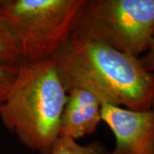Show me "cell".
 Returning <instances> with one entry per match:
<instances>
[{"mask_svg": "<svg viewBox=\"0 0 154 154\" xmlns=\"http://www.w3.org/2000/svg\"><path fill=\"white\" fill-rule=\"evenodd\" d=\"M18 66L0 63V108L4 104L17 73Z\"/></svg>", "mask_w": 154, "mask_h": 154, "instance_id": "cell-9", "label": "cell"}, {"mask_svg": "<svg viewBox=\"0 0 154 154\" xmlns=\"http://www.w3.org/2000/svg\"><path fill=\"white\" fill-rule=\"evenodd\" d=\"M101 117L116 139L107 154H154V110H134L101 105Z\"/></svg>", "mask_w": 154, "mask_h": 154, "instance_id": "cell-5", "label": "cell"}, {"mask_svg": "<svg viewBox=\"0 0 154 154\" xmlns=\"http://www.w3.org/2000/svg\"><path fill=\"white\" fill-rule=\"evenodd\" d=\"M85 0H0V19L13 33L25 63L47 60L75 31Z\"/></svg>", "mask_w": 154, "mask_h": 154, "instance_id": "cell-3", "label": "cell"}, {"mask_svg": "<svg viewBox=\"0 0 154 154\" xmlns=\"http://www.w3.org/2000/svg\"><path fill=\"white\" fill-rule=\"evenodd\" d=\"M66 91L82 88L111 105L134 110L152 109L154 74L140 59L95 41L75 29L53 57Z\"/></svg>", "mask_w": 154, "mask_h": 154, "instance_id": "cell-1", "label": "cell"}, {"mask_svg": "<svg viewBox=\"0 0 154 154\" xmlns=\"http://www.w3.org/2000/svg\"><path fill=\"white\" fill-rule=\"evenodd\" d=\"M152 109L154 110V101H153V104H152Z\"/></svg>", "mask_w": 154, "mask_h": 154, "instance_id": "cell-11", "label": "cell"}, {"mask_svg": "<svg viewBox=\"0 0 154 154\" xmlns=\"http://www.w3.org/2000/svg\"><path fill=\"white\" fill-rule=\"evenodd\" d=\"M23 62L22 50L17 38L0 19V63L19 66Z\"/></svg>", "mask_w": 154, "mask_h": 154, "instance_id": "cell-7", "label": "cell"}, {"mask_svg": "<svg viewBox=\"0 0 154 154\" xmlns=\"http://www.w3.org/2000/svg\"><path fill=\"white\" fill-rule=\"evenodd\" d=\"M140 59L144 68L150 73L154 74V37L146 51L140 57Z\"/></svg>", "mask_w": 154, "mask_h": 154, "instance_id": "cell-10", "label": "cell"}, {"mask_svg": "<svg viewBox=\"0 0 154 154\" xmlns=\"http://www.w3.org/2000/svg\"><path fill=\"white\" fill-rule=\"evenodd\" d=\"M67 94L61 117L59 137L77 141L97 131L102 122L101 103L94 94L82 88H73Z\"/></svg>", "mask_w": 154, "mask_h": 154, "instance_id": "cell-6", "label": "cell"}, {"mask_svg": "<svg viewBox=\"0 0 154 154\" xmlns=\"http://www.w3.org/2000/svg\"><path fill=\"white\" fill-rule=\"evenodd\" d=\"M108 151L99 140L88 145H81L75 140L59 137L51 154H107Z\"/></svg>", "mask_w": 154, "mask_h": 154, "instance_id": "cell-8", "label": "cell"}, {"mask_svg": "<svg viewBox=\"0 0 154 154\" xmlns=\"http://www.w3.org/2000/svg\"><path fill=\"white\" fill-rule=\"evenodd\" d=\"M75 29L140 58L154 37V0H85Z\"/></svg>", "mask_w": 154, "mask_h": 154, "instance_id": "cell-4", "label": "cell"}, {"mask_svg": "<svg viewBox=\"0 0 154 154\" xmlns=\"http://www.w3.org/2000/svg\"><path fill=\"white\" fill-rule=\"evenodd\" d=\"M67 94L53 57L23 62L0 108V119L26 147L51 154L59 138Z\"/></svg>", "mask_w": 154, "mask_h": 154, "instance_id": "cell-2", "label": "cell"}]
</instances>
